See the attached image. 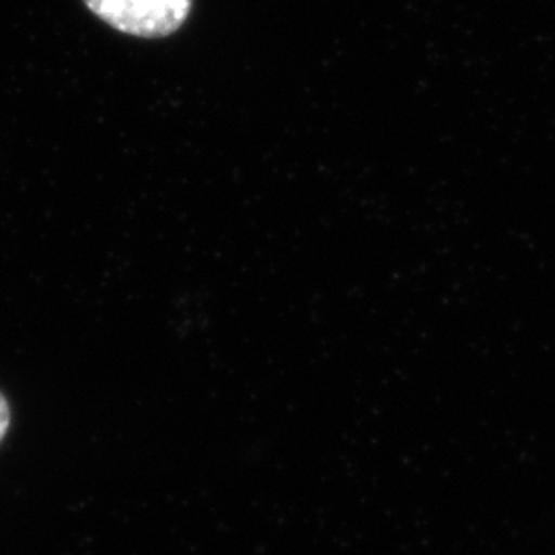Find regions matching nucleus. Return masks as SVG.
<instances>
[{
    "mask_svg": "<svg viewBox=\"0 0 555 555\" xmlns=\"http://www.w3.org/2000/svg\"><path fill=\"white\" fill-rule=\"evenodd\" d=\"M89 11L121 34L159 40L190 17L192 0H85Z\"/></svg>",
    "mask_w": 555,
    "mask_h": 555,
    "instance_id": "f257e3e1",
    "label": "nucleus"
},
{
    "mask_svg": "<svg viewBox=\"0 0 555 555\" xmlns=\"http://www.w3.org/2000/svg\"><path fill=\"white\" fill-rule=\"evenodd\" d=\"M9 428H11V405H9L7 397L0 393V444L7 437Z\"/></svg>",
    "mask_w": 555,
    "mask_h": 555,
    "instance_id": "f03ea898",
    "label": "nucleus"
}]
</instances>
